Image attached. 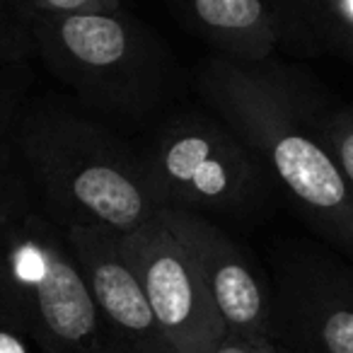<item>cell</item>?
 <instances>
[{
	"mask_svg": "<svg viewBox=\"0 0 353 353\" xmlns=\"http://www.w3.org/2000/svg\"><path fill=\"white\" fill-rule=\"evenodd\" d=\"M194 90L254 150L266 172L332 250L353 261V187L322 136L324 104L276 59L211 54Z\"/></svg>",
	"mask_w": 353,
	"mask_h": 353,
	"instance_id": "6da1fadb",
	"label": "cell"
},
{
	"mask_svg": "<svg viewBox=\"0 0 353 353\" xmlns=\"http://www.w3.org/2000/svg\"><path fill=\"white\" fill-rule=\"evenodd\" d=\"M10 141L39 203L65 230L123 235L167 208L141 143L75 97L25 99Z\"/></svg>",
	"mask_w": 353,
	"mask_h": 353,
	"instance_id": "7a4b0ae2",
	"label": "cell"
},
{
	"mask_svg": "<svg viewBox=\"0 0 353 353\" xmlns=\"http://www.w3.org/2000/svg\"><path fill=\"white\" fill-rule=\"evenodd\" d=\"M37 59L83 107L121 128H152L182 104V65L165 37L126 8H32Z\"/></svg>",
	"mask_w": 353,
	"mask_h": 353,
	"instance_id": "3957f363",
	"label": "cell"
},
{
	"mask_svg": "<svg viewBox=\"0 0 353 353\" xmlns=\"http://www.w3.org/2000/svg\"><path fill=\"white\" fill-rule=\"evenodd\" d=\"M0 329L54 353H119L85 274L25 172L0 194Z\"/></svg>",
	"mask_w": 353,
	"mask_h": 353,
	"instance_id": "277c9868",
	"label": "cell"
},
{
	"mask_svg": "<svg viewBox=\"0 0 353 353\" xmlns=\"http://www.w3.org/2000/svg\"><path fill=\"white\" fill-rule=\"evenodd\" d=\"M141 145L167 208L216 221H254L279 196L254 150L203 102L172 109Z\"/></svg>",
	"mask_w": 353,
	"mask_h": 353,
	"instance_id": "5b68a950",
	"label": "cell"
},
{
	"mask_svg": "<svg viewBox=\"0 0 353 353\" xmlns=\"http://www.w3.org/2000/svg\"><path fill=\"white\" fill-rule=\"evenodd\" d=\"M274 341L288 353H353V261L327 245L274 256Z\"/></svg>",
	"mask_w": 353,
	"mask_h": 353,
	"instance_id": "8992f818",
	"label": "cell"
},
{
	"mask_svg": "<svg viewBox=\"0 0 353 353\" xmlns=\"http://www.w3.org/2000/svg\"><path fill=\"white\" fill-rule=\"evenodd\" d=\"M119 240L174 351H216L228 329L189 250L160 213L145 225L119 235Z\"/></svg>",
	"mask_w": 353,
	"mask_h": 353,
	"instance_id": "52a82bcc",
	"label": "cell"
},
{
	"mask_svg": "<svg viewBox=\"0 0 353 353\" xmlns=\"http://www.w3.org/2000/svg\"><path fill=\"white\" fill-rule=\"evenodd\" d=\"M160 216L189 250L228 332L274 341L271 276L254 256L216 218L184 208H165Z\"/></svg>",
	"mask_w": 353,
	"mask_h": 353,
	"instance_id": "ba28073f",
	"label": "cell"
},
{
	"mask_svg": "<svg viewBox=\"0 0 353 353\" xmlns=\"http://www.w3.org/2000/svg\"><path fill=\"white\" fill-rule=\"evenodd\" d=\"M70 245L119 353H176L165 336L117 232L70 228Z\"/></svg>",
	"mask_w": 353,
	"mask_h": 353,
	"instance_id": "9c48e42d",
	"label": "cell"
},
{
	"mask_svg": "<svg viewBox=\"0 0 353 353\" xmlns=\"http://www.w3.org/2000/svg\"><path fill=\"white\" fill-rule=\"evenodd\" d=\"M179 25L213 54L266 61L279 51L269 0H167Z\"/></svg>",
	"mask_w": 353,
	"mask_h": 353,
	"instance_id": "30bf717a",
	"label": "cell"
},
{
	"mask_svg": "<svg viewBox=\"0 0 353 353\" xmlns=\"http://www.w3.org/2000/svg\"><path fill=\"white\" fill-rule=\"evenodd\" d=\"M279 49L353 65V0H269Z\"/></svg>",
	"mask_w": 353,
	"mask_h": 353,
	"instance_id": "8fae6325",
	"label": "cell"
},
{
	"mask_svg": "<svg viewBox=\"0 0 353 353\" xmlns=\"http://www.w3.org/2000/svg\"><path fill=\"white\" fill-rule=\"evenodd\" d=\"M37 59L32 8L25 0H0V70Z\"/></svg>",
	"mask_w": 353,
	"mask_h": 353,
	"instance_id": "7c38bea8",
	"label": "cell"
},
{
	"mask_svg": "<svg viewBox=\"0 0 353 353\" xmlns=\"http://www.w3.org/2000/svg\"><path fill=\"white\" fill-rule=\"evenodd\" d=\"M322 136L353 187V104L324 109Z\"/></svg>",
	"mask_w": 353,
	"mask_h": 353,
	"instance_id": "4fadbf2b",
	"label": "cell"
},
{
	"mask_svg": "<svg viewBox=\"0 0 353 353\" xmlns=\"http://www.w3.org/2000/svg\"><path fill=\"white\" fill-rule=\"evenodd\" d=\"M34 10L46 12H90V10H114L121 8V0H25Z\"/></svg>",
	"mask_w": 353,
	"mask_h": 353,
	"instance_id": "5bb4252c",
	"label": "cell"
},
{
	"mask_svg": "<svg viewBox=\"0 0 353 353\" xmlns=\"http://www.w3.org/2000/svg\"><path fill=\"white\" fill-rule=\"evenodd\" d=\"M213 353H283V348L271 339H250L225 332Z\"/></svg>",
	"mask_w": 353,
	"mask_h": 353,
	"instance_id": "9a60e30c",
	"label": "cell"
},
{
	"mask_svg": "<svg viewBox=\"0 0 353 353\" xmlns=\"http://www.w3.org/2000/svg\"><path fill=\"white\" fill-rule=\"evenodd\" d=\"M17 172H20V160L10 141V128H0V194Z\"/></svg>",
	"mask_w": 353,
	"mask_h": 353,
	"instance_id": "2e32d148",
	"label": "cell"
},
{
	"mask_svg": "<svg viewBox=\"0 0 353 353\" xmlns=\"http://www.w3.org/2000/svg\"><path fill=\"white\" fill-rule=\"evenodd\" d=\"M22 102L25 99H22L20 90L8 83H0V128H10L12 119H15Z\"/></svg>",
	"mask_w": 353,
	"mask_h": 353,
	"instance_id": "e0dca14e",
	"label": "cell"
},
{
	"mask_svg": "<svg viewBox=\"0 0 353 353\" xmlns=\"http://www.w3.org/2000/svg\"><path fill=\"white\" fill-rule=\"evenodd\" d=\"M27 339L15 332L0 329V353H30L27 351Z\"/></svg>",
	"mask_w": 353,
	"mask_h": 353,
	"instance_id": "ac0fdd59",
	"label": "cell"
},
{
	"mask_svg": "<svg viewBox=\"0 0 353 353\" xmlns=\"http://www.w3.org/2000/svg\"><path fill=\"white\" fill-rule=\"evenodd\" d=\"M41 353H54V351H41Z\"/></svg>",
	"mask_w": 353,
	"mask_h": 353,
	"instance_id": "d6986e66",
	"label": "cell"
},
{
	"mask_svg": "<svg viewBox=\"0 0 353 353\" xmlns=\"http://www.w3.org/2000/svg\"><path fill=\"white\" fill-rule=\"evenodd\" d=\"M283 353H288V351H283Z\"/></svg>",
	"mask_w": 353,
	"mask_h": 353,
	"instance_id": "ffe728a7",
	"label": "cell"
}]
</instances>
